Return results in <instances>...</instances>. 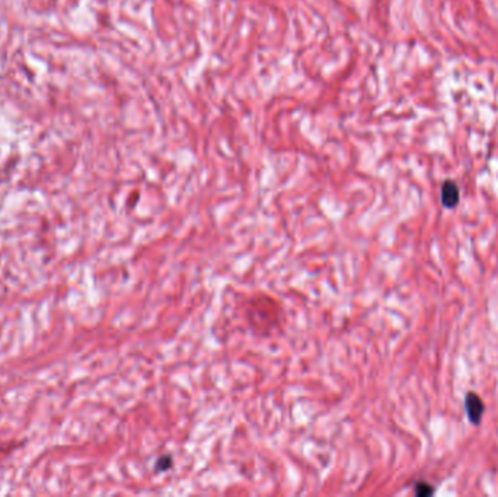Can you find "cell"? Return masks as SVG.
<instances>
[{
  "label": "cell",
  "mask_w": 498,
  "mask_h": 497,
  "mask_svg": "<svg viewBox=\"0 0 498 497\" xmlns=\"http://www.w3.org/2000/svg\"><path fill=\"white\" fill-rule=\"evenodd\" d=\"M465 406H466V411H468L469 420L473 424H478L481 422L482 413H484V404H482L481 398L478 396L472 394V392H469V394L466 396Z\"/></svg>",
  "instance_id": "obj_1"
},
{
  "label": "cell",
  "mask_w": 498,
  "mask_h": 497,
  "mask_svg": "<svg viewBox=\"0 0 498 497\" xmlns=\"http://www.w3.org/2000/svg\"><path fill=\"white\" fill-rule=\"evenodd\" d=\"M442 202L446 207H455L459 203V189L453 181H446L442 189Z\"/></svg>",
  "instance_id": "obj_2"
},
{
  "label": "cell",
  "mask_w": 498,
  "mask_h": 497,
  "mask_svg": "<svg viewBox=\"0 0 498 497\" xmlns=\"http://www.w3.org/2000/svg\"><path fill=\"white\" fill-rule=\"evenodd\" d=\"M415 492L419 496H428V494L433 493V489L425 483H420V484H416V490Z\"/></svg>",
  "instance_id": "obj_3"
}]
</instances>
